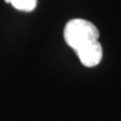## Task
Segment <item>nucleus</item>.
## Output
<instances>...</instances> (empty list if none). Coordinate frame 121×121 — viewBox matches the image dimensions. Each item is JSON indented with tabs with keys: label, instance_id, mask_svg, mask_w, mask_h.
Segmentation results:
<instances>
[{
	"label": "nucleus",
	"instance_id": "1",
	"mask_svg": "<svg viewBox=\"0 0 121 121\" xmlns=\"http://www.w3.org/2000/svg\"><path fill=\"white\" fill-rule=\"evenodd\" d=\"M64 39L78 54L84 66L94 67L102 60L103 51L99 43L98 28L85 19H72L64 28Z\"/></svg>",
	"mask_w": 121,
	"mask_h": 121
},
{
	"label": "nucleus",
	"instance_id": "2",
	"mask_svg": "<svg viewBox=\"0 0 121 121\" xmlns=\"http://www.w3.org/2000/svg\"><path fill=\"white\" fill-rule=\"evenodd\" d=\"M7 4H10L13 8L20 11L30 13L36 8L37 0H4Z\"/></svg>",
	"mask_w": 121,
	"mask_h": 121
}]
</instances>
